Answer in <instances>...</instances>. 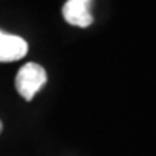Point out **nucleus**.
<instances>
[{
  "mask_svg": "<svg viewBox=\"0 0 156 156\" xmlns=\"http://www.w3.org/2000/svg\"><path fill=\"white\" fill-rule=\"evenodd\" d=\"M46 72L40 64L35 62H27L19 69L16 75V89L19 96L26 99V101H32L34 96L45 86L46 83Z\"/></svg>",
  "mask_w": 156,
  "mask_h": 156,
  "instance_id": "1",
  "label": "nucleus"
},
{
  "mask_svg": "<svg viewBox=\"0 0 156 156\" xmlns=\"http://www.w3.org/2000/svg\"><path fill=\"white\" fill-rule=\"evenodd\" d=\"M93 0H67L62 6V16L70 26L88 27L93 24Z\"/></svg>",
  "mask_w": 156,
  "mask_h": 156,
  "instance_id": "2",
  "label": "nucleus"
},
{
  "mask_svg": "<svg viewBox=\"0 0 156 156\" xmlns=\"http://www.w3.org/2000/svg\"><path fill=\"white\" fill-rule=\"evenodd\" d=\"M29 51L24 38L0 30V62H15L23 59Z\"/></svg>",
  "mask_w": 156,
  "mask_h": 156,
  "instance_id": "3",
  "label": "nucleus"
},
{
  "mask_svg": "<svg viewBox=\"0 0 156 156\" xmlns=\"http://www.w3.org/2000/svg\"><path fill=\"white\" fill-rule=\"evenodd\" d=\"M2 129H3V124H2V121H0V132H2Z\"/></svg>",
  "mask_w": 156,
  "mask_h": 156,
  "instance_id": "4",
  "label": "nucleus"
}]
</instances>
